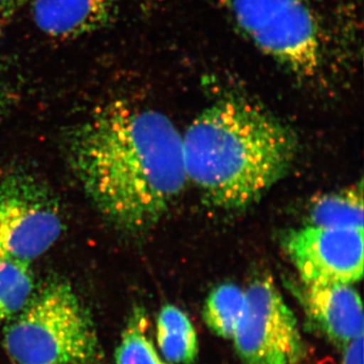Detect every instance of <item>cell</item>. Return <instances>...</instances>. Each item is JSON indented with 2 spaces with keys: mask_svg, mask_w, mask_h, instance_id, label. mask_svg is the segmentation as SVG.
Wrapping results in <instances>:
<instances>
[{
  "mask_svg": "<svg viewBox=\"0 0 364 364\" xmlns=\"http://www.w3.org/2000/svg\"><path fill=\"white\" fill-rule=\"evenodd\" d=\"M311 324L343 347L363 335L360 296L351 284L304 282L294 289Z\"/></svg>",
  "mask_w": 364,
  "mask_h": 364,
  "instance_id": "8",
  "label": "cell"
},
{
  "mask_svg": "<svg viewBox=\"0 0 364 364\" xmlns=\"http://www.w3.org/2000/svg\"><path fill=\"white\" fill-rule=\"evenodd\" d=\"M11 16H13V14L9 13L4 7L0 6V35L4 32V28H6L7 23H9V18Z\"/></svg>",
  "mask_w": 364,
  "mask_h": 364,
  "instance_id": "17",
  "label": "cell"
},
{
  "mask_svg": "<svg viewBox=\"0 0 364 364\" xmlns=\"http://www.w3.org/2000/svg\"><path fill=\"white\" fill-rule=\"evenodd\" d=\"M158 348L170 364H193L198 356V338L191 318L173 305L162 306L156 322Z\"/></svg>",
  "mask_w": 364,
  "mask_h": 364,
  "instance_id": "10",
  "label": "cell"
},
{
  "mask_svg": "<svg viewBox=\"0 0 364 364\" xmlns=\"http://www.w3.org/2000/svg\"><path fill=\"white\" fill-rule=\"evenodd\" d=\"M68 159L98 212L128 234L156 226L188 182L182 134L162 112L127 100L98 107L73 130Z\"/></svg>",
  "mask_w": 364,
  "mask_h": 364,
  "instance_id": "1",
  "label": "cell"
},
{
  "mask_svg": "<svg viewBox=\"0 0 364 364\" xmlns=\"http://www.w3.org/2000/svg\"><path fill=\"white\" fill-rule=\"evenodd\" d=\"M364 230L306 225L282 236V249L301 282L352 284L363 277Z\"/></svg>",
  "mask_w": 364,
  "mask_h": 364,
  "instance_id": "7",
  "label": "cell"
},
{
  "mask_svg": "<svg viewBox=\"0 0 364 364\" xmlns=\"http://www.w3.org/2000/svg\"><path fill=\"white\" fill-rule=\"evenodd\" d=\"M4 329L16 364H90L97 356L95 326L70 284H50Z\"/></svg>",
  "mask_w": 364,
  "mask_h": 364,
  "instance_id": "3",
  "label": "cell"
},
{
  "mask_svg": "<svg viewBox=\"0 0 364 364\" xmlns=\"http://www.w3.org/2000/svg\"></svg>",
  "mask_w": 364,
  "mask_h": 364,
  "instance_id": "18",
  "label": "cell"
},
{
  "mask_svg": "<svg viewBox=\"0 0 364 364\" xmlns=\"http://www.w3.org/2000/svg\"><path fill=\"white\" fill-rule=\"evenodd\" d=\"M149 324L146 311L141 306L134 309L114 353L116 364H170L153 343Z\"/></svg>",
  "mask_w": 364,
  "mask_h": 364,
  "instance_id": "13",
  "label": "cell"
},
{
  "mask_svg": "<svg viewBox=\"0 0 364 364\" xmlns=\"http://www.w3.org/2000/svg\"><path fill=\"white\" fill-rule=\"evenodd\" d=\"M343 364H363V335L343 346Z\"/></svg>",
  "mask_w": 364,
  "mask_h": 364,
  "instance_id": "15",
  "label": "cell"
},
{
  "mask_svg": "<svg viewBox=\"0 0 364 364\" xmlns=\"http://www.w3.org/2000/svg\"><path fill=\"white\" fill-rule=\"evenodd\" d=\"M308 225L364 230L363 182L320 196L310 208Z\"/></svg>",
  "mask_w": 364,
  "mask_h": 364,
  "instance_id": "11",
  "label": "cell"
},
{
  "mask_svg": "<svg viewBox=\"0 0 364 364\" xmlns=\"http://www.w3.org/2000/svg\"><path fill=\"white\" fill-rule=\"evenodd\" d=\"M245 310V291L233 284L215 287L203 309V322L217 336L233 339Z\"/></svg>",
  "mask_w": 364,
  "mask_h": 364,
  "instance_id": "12",
  "label": "cell"
},
{
  "mask_svg": "<svg viewBox=\"0 0 364 364\" xmlns=\"http://www.w3.org/2000/svg\"><path fill=\"white\" fill-rule=\"evenodd\" d=\"M33 287L30 263L0 258V324L23 311L32 299Z\"/></svg>",
  "mask_w": 364,
  "mask_h": 364,
  "instance_id": "14",
  "label": "cell"
},
{
  "mask_svg": "<svg viewBox=\"0 0 364 364\" xmlns=\"http://www.w3.org/2000/svg\"><path fill=\"white\" fill-rule=\"evenodd\" d=\"M122 0H32L36 26L53 40L85 37L109 25Z\"/></svg>",
  "mask_w": 364,
  "mask_h": 364,
  "instance_id": "9",
  "label": "cell"
},
{
  "mask_svg": "<svg viewBox=\"0 0 364 364\" xmlns=\"http://www.w3.org/2000/svg\"><path fill=\"white\" fill-rule=\"evenodd\" d=\"M182 147L188 181L215 207L240 210L286 176L298 141L259 105L232 97L196 117L182 135Z\"/></svg>",
  "mask_w": 364,
  "mask_h": 364,
  "instance_id": "2",
  "label": "cell"
},
{
  "mask_svg": "<svg viewBox=\"0 0 364 364\" xmlns=\"http://www.w3.org/2000/svg\"><path fill=\"white\" fill-rule=\"evenodd\" d=\"M31 1L32 0H0V6L14 14L18 9Z\"/></svg>",
  "mask_w": 364,
  "mask_h": 364,
  "instance_id": "16",
  "label": "cell"
},
{
  "mask_svg": "<svg viewBox=\"0 0 364 364\" xmlns=\"http://www.w3.org/2000/svg\"><path fill=\"white\" fill-rule=\"evenodd\" d=\"M233 340L244 364H299L305 354L296 316L270 277L245 289V310Z\"/></svg>",
  "mask_w": 364,
  "mask_h": 364,
  "instance_id": "6",
  "label": "cell"
},
{
  "mask_svg": "<svg viewBox=\"0 0 364 364\" xmlns=\"http://www.w3.org/2000/svg\"><path fill=\"white\" fill-rule=\"evenodd\" d=\"M56 200L38 179L16 172L0 182V258L31 263L61 236Z\"/></svg>",
  "mask_w": 364,
  "mask_h": 364,
  "instance_id": "5",
  "label": "cell"
},
{
  "mask_svg": "<svg viewBox=\"0 0 364 364\" xmlns=\"http://www.w3.org/2000/svg\"><path fill=\"white\" fill-rule=\"evenodd\" d=\"M235 23L260 51L301 77L330 57L324 23L309 0H227Z\"/></svg>",
  "mask_w": 364,
  "mask_h": 364,
  "instance_id": "4",
  "label": "cell"
}]
</instances>
